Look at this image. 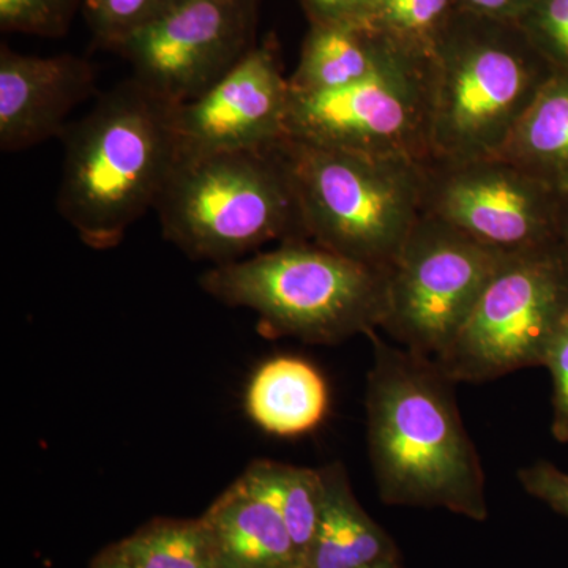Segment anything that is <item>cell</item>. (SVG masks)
I'll list each match as a JSON object with an SVG mask.
<instances>
[{
	"instance_id": "6da1fadb",
	"label": "cell",
	"mask_w": 568,
	"mask_h": 568,
	"mask_svg": "<svg viewBox=\"0 0 568 568\" xmlns=\"http://www.w3.org/2000/svg\"><path fill=\"white\" fill-rule=\"evenodd\" d=\"M368 336L366 435L381 499L488 518L484 466L459 414L455 384L436 358Z\"/></svg>"
},
{
	"instance_id": "7a4b0ae2",
	"label": "cell",
	"mask_w": 568,
	"mask_h": 568,
	"mask_svg": "<svg viewBox=\"0 0 568 568\" xmlns=\"http://www.w3.org/2000/svg\"><path fill=\"white\" fill-rule=\"evenodd\" d=\"M174 110L132 77L63 133L58 211L89 248H115L155 209L179 159Z\"/></svg>"
},
{
	"instance_id": "3957f363",
	"label": "cell",
	"mask_w": 568,
	"mask_h": 568,
	"mask_svg": "<svg viewBox=\"0 0 568 568\" xmlns=\"http://www.w3.org/2000/svg\"><path fill=\"white\" fill-rule=\"evenodd\" d=\"M552 73L518 22L458 10L428 55L429 160L500 155Z\"/></svg>"
},
{
	"instance_id": "277c9868",
	"label": "cell",
	"mask_w": 568,
	"mask_h": 568,
	"mask_svg": "<svg viewBox=\"0 0 568 568\" xmlns=\"http://www.w3.org/2000/svg\"><path fill=\"white\" fill-rule=\"evenodd\" d=\"M200 286L220 304L252 310L267 338L287 336L306 345L372 334L387 308V271L304 239L212 265Z\"/></svg>"
},
{
	"instance_id": "5b68a950",
	"label": "cell",
	"mask_w": 568,
	"mask_h": 568,
	"mask_svg": "<svg viewBox=\"0 0 568 568\" xmlns=\"http://www.w3.org/2000/svg\"><path fill=\"white\" fill-rule=\"evenodd\" d=\"M306 241L387 271L425 215L426 160L368 155L286 136L276 144Z\"/></svg>"
},
{
	"instance_id": "8992f818",
	"label": "cell",
	"mask_w": 568,
	"mask_h": 568,
	"mask_svg": "<svg viewBox=\"0 0 568 568\" xmlns=\"http://www.w3.org/2000/svg\"><path fill=\"white\" fill-rule=\"evenodd\" d=\"M163 237L193 261L234 263L268 244L305 237L282 155H179L155 209Z\"/></svg>"
},
{
	"instance_id": "52a82bcc",
	"label": "cell",
	"mask_w": 568,
	"mask_h": 568,
	"mask_svg": "<svg viewBox=\"0 0 568 568\" xmlns=\"http://www.w3.org/2000/svg\"><path fill=\"white\" fill-rule=\"evenodd\" d=\"M567 315L568 257L560 245L508 254L437 364L457 384L544 366Z\"/></svg>"
},
{
	"instance_id": "ba28073f",
	"label": "cell",
	"mask_w": 568,
	"mask_h": 568,
	"mask_svg": "<svg viewBox=\"0 0 568 568\" xmlns=\"http://www.w3.org/2000/svg\"><path fill=\"white\" fill-rule=\"evenodd\" d=\"M428 55L396 47L364 80L291 92L287 136L368 153L429 160Z\"/></svg>"
},
{
	"instance_id": "9c48e42d",
	"label": "cell",
	"mask_w": 568,
	"mask_h": 568,
	"mask_svg": "<svg viewBox=\"0 0 568 568\" xmlns=\"http://www.w3.org/2000/svg\"><path fill=\"white\" fill-rule=\"evenodd\" d=\"M503 260L504 254L425 213L387 268V308L381 328L396 345L439 357Z\"/></svg>"
},
{
	"instance_id": "30bf717a",
	"label": "cell",
	"mask_w": 568,
	"mask_h": 568,
	"mask_svg": "<svg viewBox=\"0 0 568 568\" xmlns=\"http://www.w3.org/2000/svg\"><path fill=\"white\" fill-rule=\"evenodd\" d=\"M562 194L503 155L426 160L425 213L504 254L558 244Z\"/></svg>"
},
{
	"instance_id": "8fae6325",
	"label": "cell",
	"mask_w": 568,
	"mask_h": 568,
	"mask_svg": "<svg viewBox=\"0 0 568 568\" xmlns=\"http://www.w3.org/2000/svg\"><path fill=\"white\" fill-rule=\"evenodd\" d=\"M261 0H181L119 47L133 78L179 104L207 92L256 47Z\"/></svg>"
},
{
	"instance_id": "7c38bea8",
	"label": "cell",
	"mask_w": 568,
	"mask_h": 568,
	"mask_svg": "<svg viewBox=\"0 0 568 568\" xmlns=\"http://www.w3.org/2000/svg\"><path fill=\"white\" fill-rule=\"evenodd\" d=\"M290 102V78L274 40H264L207 92L175 106L179 155L275 148L287 136Z\"/></svg>"
},
{
	"instance_id": "4fadbf2b",
	"label": "cell",
	"mask_w": 568,
	"mask_h": 568,
	"mask_svg": "<svg viewBox=\"0 0 568 568\" xmlns=\"http://www.w3.org/2000/svg\"><path fill=\"white\" fill-rule=\"evenodd\" d=\"M97 95V73L74 54L29 55L0 48V149L21 152L62 138L71 112Z\"/></svg>"
},
{
	"instance_id": "5bb4252c",
	"label": "cell",
	"mask_w": 568,
	"mask_h": 568,
	"mask_svg": "<svg viewBox=\"0 0 568 568\" xmlns=\"http://www.w3.org/2000/svg\"><path fill=\"white\" fill-rule=\"evenodd\" d=\"M216 568H301L282 515L241 478L201 517Z\"/></svg>"
},
{
	"instance_id": "9a60e30c",
	"label": "cell",
	"mask_w": 568,
	"mask_h": 568,
	"mask_svg": "<svg viewBox=\"0 0 568 568\" xmlns=\"http://www.w3.org/2000/svg\"><path fill=\"white\" fill-rule=\"evenodd\" d=\"M323 495L305 568H357L398 556L390 537L355 499L346 467H320Z\"/></svg>"
},
{
	"instance_id": "2e32d148",
	"label": "cell",
	"mask_w": 568,
	"mask_h": 568,
	"mask_svg": "<svg viewBox=\"0 0 568 568\" xmlns=\"http://www.w3.org/2000/svg\"><path fill=\"white\" fill-rule=\"evenodd\" d=\"M245 410L268 435H305L327 416V383L304 358L280 355L254 372L245 390Z\"/></svg>"
},
{
	"instance_id": "e0dca14e",
	"label": "cell",
	"mask_w": 568,
	"mask_h": 568,
	"mask_svg": "<svg viewBox=\"0 0 568 568\" xmlns=\"http://www.w3.org/2000/svg\"><path fill=\"white\" fill-rule=\"evenodd\" d=\"M399 44L355 21L310 22L291 92L336 91L364 80Z\"/></svg>"
},
{
	"instance_id": "ac0fdd59",
	"label": "cell",
	"mask_w": 568,
	"mask_h": 568,
	"mask_svg": "<svg viewBox=\"0 0 568 568\" xmlns=\"http://www.w3.org/2000/svg\"><path fill=\"white\" fill-rule=\"evenodd\" d=\"M500 155L568 194V71L555 70L545 82Z\"/></svg>"
},
{
	"instance_id": "d6986e66",
	"label": "cell",
	"mask_w": 568,
	"mask_h": 568,
	"mask_svg": "<svg viewBox=\"0 0 568 568\" xmlns=\"http://www.w3.org/2000/svg\"><path fill=\"white\" fill-rule=\"evenodd\" d=\"M239 478L282 515L293 538L298 564L305 568L323 495L320 467L313 469L272 459H254Z\"/></svg>"
},
{
	"instance_id": "ffe728a7",
	"label": "cell",
	"mask_w": 568,
	"mask_h": 568,
	"mask_svg": "<svg viewBox=\"0 0 568 568\" xmlns=\"http://www.w3.org/2000/svg\"><path fill=\"white\" fill-rule=\"evenodd\" d=\"M112 549L133 568H216L201 518L153 519Z\"/></svg>"
},
{
	"instance_id": "44dd1931",
	"label": "cell",
	"mask_w": 568,
	"mask_h": 568,
	"mask_svg": "<svg viewBox=\"0 0 568 568\" xmlns=\"http://www.w3.org/2000/svg\"><path fill=\"white\" fill-rule=\"evenodd\" d=\"M458 10L457 0H369L351 21L406 50L429 55L437 37Z\"/></svg>"
},
{
	"instance_id": "7402d4cb",
	"label": "cell",
	"mask_w": 568,
	"mask_h": 568,
	"mask_svg": "<svg viewBox=\"0 0 568 568\" xmlns=\"http://www.w3.org/2000/svg\"><path fill=\"white\" fill-rule=\"evenodd\" d=\"M181 0H84L82 11L93 43L118 51L123 41L159 20Z\"/></svg>"
},
{
	"instance_id": "603a6c76",
	"label": "cell",
	"mask_w": 568,
	"mask_h": 568,
	"mask_svg": "<svg viewBox=\"0 0 568 568\" xmlns=\"http://www.w3.org/2000/svg\"><path fill=\"white\" fill-rule=\"evenodd\" d=\"M84 0H0L2 32L58 39L65 36Z\"/></svg>"
},
{
	"instance_id": "cb8c5ba5",
	"label": "cell",
	"mask_w": 568,
	"mask_h": 568,
	"mask_svg": "<svg viewBox=\"0 0 568 568\" xmlns=\"http://www.w3.org/2000/svg\"><path fill=\"white\" fill-rule=\"evenodd\" d=\"M518 24L552 69L568 71V0H532Z\"/></svg>"
},
{
	"instance_id": "d4e9b609",
	"label": "cell",
	"mask_w": 568,
	"mask_h": 568,
	"mask_svg": "<svg viewBox=\"0 0 568 568\" xmlns=\"http://www.w3.org/2000/svg\"><path fill=\"white\" fill-rule=\"evenodd\" d=\"M545 368L552 381L551 433L560 444H568V315L549 346Z\"/></svg>"
},
{
	"instance_id": "484cf974",
	"label": "cell",
	"mask_w": 568,
	"mask_h": 568,
	"mask_svg": "<svg viewBox=\"0 0 568 568\" xmlns=\"http://www.w3.org/2000/svg\"><path fill=\"white\" fill-rule=\"evenodd\" d=\"M518 481L528 495L568 518V473L548 462L518 470Z\"/></svg>"
},
{
	"instance_id": "4316f807",
	"label": "cell",
	"mask_w": 568,
	"mask_h": 568,
	"mask_svg": "<svg viewBox=\"0 0 568 568\" xmlns=\"http://www.w3.org/2000/svg\"><path fill=\"white\" fill-rule=\"evenodd\" d=\"M310 22L351 21L361 14L369 0H301Z\"/></svg>"
},
{
	"instance_id": "83f0119b",
	"label": "cell",
	"mask_w": 568,
	"mask_h": 568,
	"mask_svg": "<svg viewBox=\"0 0 568 568\" xmlns=\"http://www.w3.org/2000/svg\"><path fill=\"white\" fill-rule=\"evenodd\" d=\"M458 9L493 20H521L532 0H457Z\"/></svg>"
},
{
	"instance_id": "f1b7e54d",
	"label": "cell",
	"mask_w": 568,
	"mask_h": 568,
	"mask_svg": "<svg viewBox=\"0 0 568 568\" xmlns=\"http://www.w3.org/2000/svg\"><path fill=\"white\" fill-rule=\"evenodd\" d=\"M558 244L568 257V194H562V203H560Z\"/></svg>"
},
{
	"instance_id": "f546056e",
	"label": "cell",
	"mask_w": 568,
	"mask_h": 568,
	"mask_svg": "<svg viewBox=\"0 0 568 568\" xmlns=\"http://www.w3.org/2000/svg\"><path fill=\"white\" fill-rule=\"evenodd\" d=\"M92 568H133L132 566H129V564L125 562L121 558V556L118 555V552L112 549H106V551L103 552V555H100L99 558L95 559V562H93Z\"/></svg>"
},
{
	"instance_id": "4dcf8cb0",
	"label": "cell",
	"mask_w": 568,
	"mask_h": 568,
	"mask_svg": "<svg viewBox=\"0 0 568 568\" xmlns=\"http://www.w3.org/2000/svg\"><path fill=\"white\" fill-rule=\"evenodd\" d=\"M357 568H402V566H399L398 556H394V558L381 559L377 562L366 564V566Z\"/></svg>"
}]
</instances>
